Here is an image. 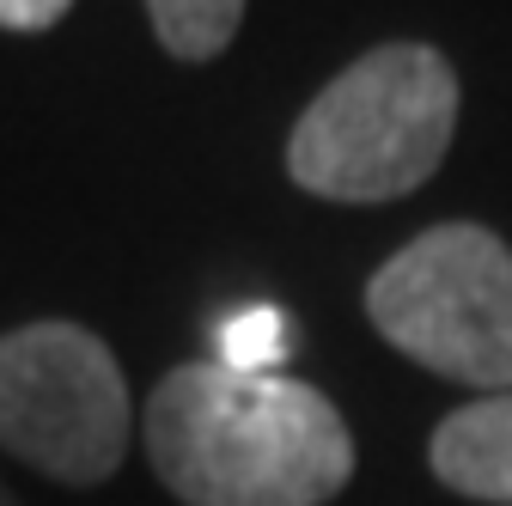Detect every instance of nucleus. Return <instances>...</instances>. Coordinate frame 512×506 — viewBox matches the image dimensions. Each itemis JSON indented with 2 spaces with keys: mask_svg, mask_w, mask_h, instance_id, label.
Returning <instances> with one entry per match:
<instances>
[{
  "mask_svg": "<svg viewBox=\"0 0 512 506\" xmlns=\"http://www.w3.org/2000/svg\"><path fill=\"white\" fill-rule=\"evenodd\" d=\"M141 439L183 506H330L354 476V433L324 391L220 360L171 366Z\"/></svg>",
  "mask_w": 512,
  "mask_h": 506,
  "instance_id": "1",
  "label": "nucleus"
},
{
  "mask_svg": "<svg viewBox=\"0 0 512 506\" xmlns=\"http://www.w3.org/2000/svg\"><path fill=\"white\" fill-rule=\"evenodd\" d=\"M452 129V61L433 43H378L299 110L287 177L324 202H397L439 171Z\"/></svg>",
  "mask_w": 512,
  "mask_h": 506,
  "instance_id": "2",
  "label": "nucleus"
},
{
  "mask_svg": "<svg viewBox=\"0 0 512 506\" xmlns=\"http://www.w3.org/2000/svg\"><path fill=\"white\" fill-rule=\"evenodd\" d=\"M74 0H0V31H49L68 19Z\"/></svg>",
  "mask_w": 512,
  "mask_h": 506,
  "instance_id": "8",
  "label": "nucleus"
},
{
  "mask_svg": "<svg viewBox=\"0 0 512 506\" xmlns=\"http://www.w3.org/2000/svg\"><path fill=\"white\" fill-rule=\"evenodd\" d=\"M153 37L177 61H214L244 19V0H147Z\"/></svg>",
  "mask_w": 512,
  "mask_h": 506,
  "instance_id": "6",
  "label": "nucleus"
},
{
  "mask_svg": "<svg viewBox=\"0 0 512 506\" xmlns=\"http://www.w3.org/2000/svg\"><path fill=\"white\" fill-rule=\"evenodd\" d=\"M0 446L49 482L98 488L128 458V378L86 324L0 336Z\"/></svg>",
  "mask_w": 512,
  "mask_h": 506,
  "instance_id": "4",
  "label": "nucleus"
},
{
  "mask_svg": "<svg viewBox=\"0 0 512 506\" xmlns=\"http://www.w3.org/2000/svg\"><path fill=\"white\" fill-rule=\"evenodd\" d=\"M287 348H293V336L275 305H244L238 318L220 324V366H232V372H275L287 360Z\"/></svg>",
  "mask_w": 512,
  "mask_h": 506,
  "instance_id": "7",
  "label": "nucleus"
},
{
  "mask_svg": "<svg viewBox=\"0 0 512 506\" xmlns=\"http://www.w3.org/2000/svg\"><path fill=\"white\" fill-rule=\"evenodd\" d=\"M0 506H19V500H13V494H7V488H0Z\"/></svg>",
  "mask_w": 512,
  "mask_h": 506,
  "instance_id": "9",
  "label": "nucleus"
},
{
  "mask_svg": "<svg viewBox=\"0 0 512 506\" xmlns=\"http://www.w3.org/2000/svg\"><path fill=\"white\" fill-rule=\"evenodd\" d=\"M433 476L482 506H512V391L476 397L433 427Z\"/></svg>",
  "mask_w": 512,
  "mask_h": 506,
  "instance_id": "5",
  "label": "nucleus"
},
{
  "mask_svg": "<svg viewBox=\"0 0 512 506\" xmlns=\"http://www.w3.org/2000/svg\"><path fill=\"white\" fill-rule=\"evenodd\" d=\"M366 318L397 354L452 385L512 391V250L488 226L452 220L409 238L366 281Z\"/></svg>",
  "mask_w": 512,
  "mask_h": 506,
  "instance_id": "3",
  "label": "nucleus"
}]
</instances>
